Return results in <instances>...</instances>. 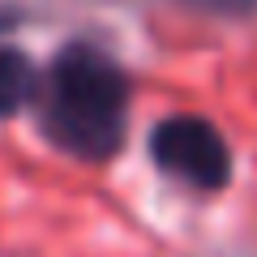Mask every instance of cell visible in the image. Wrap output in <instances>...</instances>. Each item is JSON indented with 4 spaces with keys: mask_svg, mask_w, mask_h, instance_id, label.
I'll use <instances>...</instances> for the list:
<instances>
[{
    "mask_svg": "<svg viewBox=\"0 0 257 257\" xmlns=\"http://www.w3.org/2000/svg\"><path fill=\"white\" fill-rule=\"evenodd\" d=\"M133 82L107 52L69 43L43 82V128L73 159L103 163L124 146Z\"/></svg>",
    "mask_w": 257,
    "mask_h": 257,
    "instance_id": "1",
    "label": "cell"
},
{
    "mask_svg": "<svg viewBox=\"0 0 257 257\" xmlns=\"http://www.w3.org/2000/svg\"><path fill=\"white\" fill-rule=\"evenodd\" d=\"M150 159L193 189H223L231 180V146L223 128L206 116H167L150 128Z\"/></svg>",
    "mask_w": 257,
    "mask_h": 257,
    "instance_id": "2",
    "label": "cell"
},
{
    "mask_svg": "<svg viewBox=\"0 0 257 257\" xmlns=\"http://www.w3.org/2000/svg\"><path fill=\"white\" fill-rule=\"evenodd\" d=\"M35 64L26 52L0 43V116H18L35 94Z\"/></svg>",
    "mask_w": 257,
    "mask_h": 257,
    "instance_id": "3",
    "label": "cell"
},
{
    "mask_svg": "<svg viewBox=\"0 0 257 257\" xmlns=\"http://www.w3.org/2000/svg\"><path fill=\"white\" fill-rule=\"evenodd\" d=\"M193 9H206V13H219V18H248L257 9V0H184Z\"/></svg>",
    "mask_w": 257,
    "mask_h": 257,
    "instance_id": "4",
    "label": "cell"
}]
</instances>
